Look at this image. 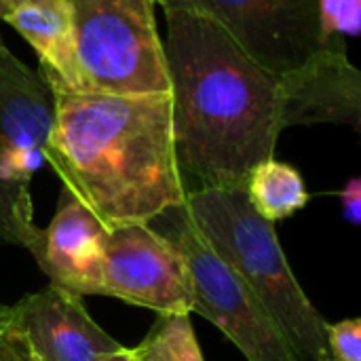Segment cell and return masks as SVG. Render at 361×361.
Returning a JSON list of instances; mask_svg holds the SVG:
<instances>
[{"mask_svg": "<svg viewBox=\"0 0 361 361\" xmlns=\"http://www.w3.org/2000/svg\"><path fill=\"white\" fill-rule=\"evenodd\" d=\"M178 167L186 192L245 184L283 131L279 74L190 0L161 4Z\"/></svg>", "mask_w": 361, "mask_h": 361, "instance_id": "obj_1", "label": "cell"}, {"mask_svg": "<svg viewBox=\"0 0 361 361\" xmlns=\"http://www.w3.org/2000/svg\"><path fill=\"white\" fill-rule=\"evenodd\" d=\"M47 82L55 123L44 159L108 231L150 224L186 203L169 93L114 95Z\"/></svg>", "mask_w": 361, "mask_h": 361, "instance_id": "obj_2", "label": "cell"}, {"mask_svg": "<svg viewBox=\"0 0 361 361\" xmlns=\"http://www.w3.org/2000/svg\"><path fill=\"white\" fill-rule=\"evenodd\" d=\"M184 207L209 247L267 309L296 361H332L328 322L298 286L273 222L254 209L245 184L188 192Z\"/></svg>", "mask_w": 361, "mask_h": 361, "instance_id": "obj_3", "label": "cell"}, {"mask_svg": "<svg viewBox=\"0 0 361 361\" xmlns=\"http://www.w3.org/2000/svg\"><path fill=\"white\" fill-rule=\"evenodd\" d=\"M74 47L87 91L169 93L154 0H68Z\"/></svg>", "mask_w": 361, "mask_h": 361, "instance_id": "obj_4", "label": "cell"}, {"mask_svg": "<svg viewBox=\"0 0 361 361\" xmlns=\"http://www.w3.org/2000/svg\"><path fill=\"white\" fill-rule=\"evenodd\" d=\"M163 218L169 224L163 235L176 243L188 267L192 313L212 322L247 361H296L267 309L201 237L186 207L167 209Z\"/></svg>", "mask_w": 361, "mask_h": 361, "instance_id": "obj_5", "label": "cell"}, {"mask_svg": "<svg viewBox=\"0 0 361 361\" xmlns=\"http://www.w3.org/2000/svg\"><path fill=\"white\" fill-rule=\"evenodd\" d=\"M99 296L144 307L157 315H190L192 290L182 252L150 224L108 231Z\"/></svg>", "mask_w": 361, "mask_h": 361, "instance_id": "obj_6", "label": "cell"}, {"mask_svg": "<svg viewBox=\"0 0 361 361\" xmlns=\"http://www.w3.org/2000/svg\"><path fill=\"white\" fill-rule=\"evenodd\" d=\"M222 23L264 68L288 72L319 44V0H190Z\"/></svg>", "mask_w": 361, "mask_h": 361, "instance_id": "obj_7", "label": "cell"}, {"mask_svg": "<svg viewBox=\"0 0 361 361\" xmlns=\"http://www.w3.org/2000/svg\"><path fill=\"white\" fill-rule=\"evenodd\" d=\"M55 97L42 72L27 68L0 40V178L30 184L47 163Z\"/></svg>", "mask_w": 361, "mask_h": 361, "instance_id": "obj_8", "label": "cell"}, {"mask_svg": "<svg viewBox=\"0 0 361 361\" xmlns=\"http://www.w3.org/2000/svg\"><path fill=\"white\" fill-rule=\"evenodd\" d=\"M281 127L349 125L360 131L361 72L347 49L324 47L300 66L279 74Z\"/></svg>", "mask_w": 361, "mask_h": 361, "instance_id": "obj_9", "label": "cell"}, {"mask_svg": "<svg viewBox=\"0 0 361 361\" xmlns=\"http://www.w3.org/2000/svg\"><path fill=\"white\" fill-rule=\"evenodd\" d=\"M11 322L36 361H99L123 347L93 322L80 296L53 283L13 305Z\"/></svg>", "mask_w": 361, "mask_h": 361, "instance_id": "obj_10", "label": "cell"}, {"mask_svg": "<svg viewBox=\"0 0 361 361\" xmlns=\"http://www.w3.org/2000/svg\"><path fill=\"white\" fill-rule=\"evenodd\" d=\"M108 228L66 186L57 212L30 252L53 286L76 296H99Z\"/></svg>", "mask_w": 361, "mask_h": 361, "instance_id": "obj_11", "label": "cell"}, {"mask_svg": "<svg viewBox=\"0 0 361 361\" xmlns=\"http://www.w3.org/2000/svg\"><path fill=\"white\" fill-rule=\"evenodd\" d=\"M2 21L30 42L44 78L74 91H87L76 59L72 6L68 0H8Z\"/></svg>", "mask_w": 361, "mask_h": 361, "instance_id": "obj_12", "label": "cell"}, {"mask_svg": "<svg viewBox=\"0 0 361 361\" xmlns=\"http://www.w3.org/2000/svg\"><path fill=\"white\" fill-rule=\"evenodd\" d=\"M245 192L254 209L269 222L283 220L309 201V192L300 171L275 157L256 165L247 180Z\"/></svg>", "mask_w": 361, "mask_h": 361, "instance_id": "obj_13", "label": "cell"}, {"mask_svg": "<svg viewBox=\"0 0 361 361\" xmlns=\"http://www.w3.org/2000/svg\"><path fill=\"white\" fill-rule=\"evenodd\" d=\"M30 184L0 178V241L21 245L32 252L40 241V228L34 224Z\"/></svg>", "mask_w": 361, "mask_h": 361, "instance_id": "obj_14", "label": "cell"}, {"mask_svg": "<svg viewBox=\"0 0 361 361\" xmlns=\"http://www.w3.org/2000/svg\"><path fill=\"white\" fill-rule=\"evenodd\" d=\"M140 347L150 361H205L190 315H159Z\"/></svg>", "mask_w": 361, "mask_h": 361, "instance_id": "obj_15", "label": "cell"}, {"mask_svg": "<svg viewBox=\"0 0 361 361\" xmlns=\"http://www.w3.org/2000/svg\"><path fill=\"white\" fill-rule=\"evenodd\" d=\"M319 44L347 49V38L361 32V0H319Z\"/></svg>", "mask_w": 361, "mask_h": 361, "instance_id": "obj_16", "label": "cell"}, {"mask_svg": "<svg viewBox=\"0 0 361 361\" xmlns=\"http://www.w3.org/2000/svg\"><path fill=\"white\" fill-rule=\"evenodd\" d=\"M328 349L332 361H361V322L328 324Z\"/></svg>", "mask_w": 361, "mask_h": 361, "instance_id": "obj_17", "label": "cell"}, {"mask_svg": "<svg viewBox=\"0 0 361 361\" xmlns=\"http://www.w3.org/2000/svg\"><path fill=\"white\" fill-rule=\"evenodd\" d=\"M30 355L27 345L19 330L11 322V307L8 313L0 319V361H25Z\"/></svg>", "mask_w": 361, "mask_h": 361, "instance_id": "obj_18", "label": "cell"}, {"mask_svg": "<svg viewBox=\"0 0 361 361\" xmlns=\"http://www.w3.org/2000/svg\"><path fill=\"white\" fill-rule=\"evenodd\" d=\"M341 203H343V216L349 224L360 226L361 222V180L351 178L345 188L338 192Z\"/></svg>", "mask_w": 361, "mask_h": 361, "instance_id": "obj_19", "label": "cell"}, {"mask_svg": "<svg viewBox=\"0 0 361 361\" xmlns=\"http://www.w3.org/2000/svg\"><path fill=\"white\" fill-rule=\"evenodd\" d=\"M99 361H144V355H142V349L140 347H135V349L118 347L116 351L104 355Z\"/></svg>", "mask_w": 361, "mask_h": 361, "instance_id": "obj_20", "label": "cell"}, {"mask_svg": "<svg viewBox=\"0 0 361 361\" xmlns=\"http://www.w3.org/2000/svg\"><path fill=\"white\" fill-rule=\"evenodd\" d=\"M6 11H8V0H0V19L6 15Z\"/></svg>", "mask_w": 361, "mask_h": 361, "instance_id": "obj_21", "label": "cell"}, {"mask_svg": "<svg viewBox=\"0 0 361 361\" xmlns=\"http://www.w3.org/2000/svg\"><path fill=\"white\" fill-rule=\"evenodd\" d=\"M6 313H8V307H4V305H0V319H2V317H4Z\"/></svg>", "mask_w": 361, "mask_h": 361, "instance_id": "obj_22", "label": "cell"}, {"mask_svg": "<svg viewBox=\"0 0 361 361\" xmlns=\"http://www.w3.org/2000/svg\"><path fill=\"white\" fill-rule=\"evenodd\" d=\"M157 2H159V4H167V2H176V0H154V4H157Z\"/></svg>", "mask_w": 361, "mask_h": 361, "instance_id": "obj_23", "label": "cell"}, {"mask_svg": "<svg viewBox=\"0 0 361 361\" xmlns=\"http://www.w3.org/2000/svg\"><path fill=\"white\" fill-rule=\"evenodd\" d=\"M137 347H140V345H137ZM140 349H142V347H140ZM142 355H144V361H150V360H148V357H146V353H144V349H142Z\"/></svg>", "mask_w": 361, "mask_h": 361, "instance_id": "obj_24", "label": "cell"}, {"mask_svg": "<svg viewBox=\"0 0 361 361\" xmlns=\"http://www.w3.org/2000/svg\"><path fill=\"white\" fill-rule=\"evenodd\" d=\"M25 361H36V360H34V357H32V355H27V360H25Z\"/></svg>", "mask_w": 361, "mask_h": 361, "instance_id": "obj_25", "label": "cell"}]
</instances>
